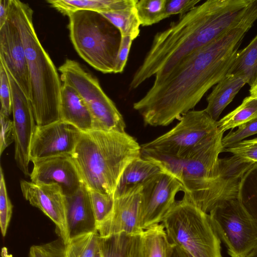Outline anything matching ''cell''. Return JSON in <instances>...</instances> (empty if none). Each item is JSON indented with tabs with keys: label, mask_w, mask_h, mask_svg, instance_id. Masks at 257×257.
I'll return each mask as SVG.
<instances>
[{
	"label": "cell",
	"mask_w": 257,
	"mask_h": 257,
	"mask_svg": "<svg viewBox=\"0 0 257 257\" xmlns=\"http://www.w3.org/2000/svg\"><path fill=\"white\" fill-rule=\"evenodd\" d=\"M133 41L129 37H121L114 73H121L123 71Z\"/></svg>",
	"instance_id": "38"
},
{
	"label": "cell",
	"mask_w": 257,
	"mask_h": 257,
	"mask_svg": "<svg viewBox=\"0 0 257 257\" xmlns=\"http://www.w3.org/2000/svg\"><path fill=\"white\" fill-rule=\"evenodd\" d=\"M94 257H101V255L100 252L99 248L98 250L97 251Z\"/></svg>",
	"instance_id": "44"
},
{
	"label": "cell",
	"mask_w": 257,
	"mask_h": 257,
	"mask_svg": "<svg viewBox=\"0 0 257 257\" xmlns=\"http://www.w3.org/2000/svg\"><path fill=\"white\" fill-rule=\"evenodd\" d=\"M250 96L257 97V82L251 87L249 90Z\"/></svg>",
	"instance_id": "42"
},
{
	"label": "cell",
	"mask_w": 257,
	"mask_h": 257,
	"mask_svg": "<svg viewBox=\"0 0 257 257\" xmlns=\"http://www.w3.org/2000/svg\"><path fill=\"white\" fill-rule=\"evenodd\" d=\"M223 134L219 131L181 158L142 149L141 157L173 175L182 186L183 198L208 213L221 202L238 196L242 179L254 164L233 155L219 158Z\"/></svg>",
	"instance_id": "3"
},
{
	"label": "cell",
	"mask_w": 257,
	"mask_h": 257,
	"mask_svg": "<svg viewBox=\"0 0 257 257\" xmlns=\"http://www.w3.org/2000/svg\"><path fill=\"white\" fill-rule=\"evenodd\" d=\"M0 121V154L2 155L5 149L15 142V132L13 121L1 112Z\"/></svg>",
	"instance_id": "36"
},
{
	"label": "cell",
	"mask_w": 257,
	"mask_h": 257,
	"mask_svg": "<svg viewBox=\"0 0 257 257\" xmlns=\"http://www.w3.org/2000/svg\"><path fill=\"white\" fill-rule=\"evenodd\" d=\"M218 132L217 121L212 119L204 109L191 110L183 115L172 129L141 145V149L181 158Z\"/></svg>",
	"instance_id": "10"
},
{
	"label": "cell",
	"mask_w": 257,
	"mask_h": 257,
	"mask_svg": "<svg viewBox=\"0 0 257 257\" xmlns=\"http://www.w3.org/2000/svg\"><path fill=\"white\" fill-rule=\"evenodd\" d=\"M166 4V0H138L136 10L141 25L151 26L167 18Z\"/></svg>",
	"instance_id": "28"
},
{
	"label": "cell",
	"mask_w": 257,
	"mask_h": 257,
	"mask_svg": "<svg viewBox=\"0 0 257 257\" xmlns=\"http://www.w3.org/2000/svg\"><path fill=\"white\" fill-rule=\"evenodd\" d=\"M142 233L130 236L125 257H147Z\"/></svg>",
	"instance_id": "39"
},
{
	"label": "cell",
	"mask_w": 257,
	"mask_h": 257,
	"mask_svg": "<svg viewBox=\"0 0 257 257\" xmlns=\"http://www.w3.org/2000/svg\"><path fill=\"white\" fill-rule=\"evenodd\" d=\"M13 205L8 196L3 169L0 170V226L5 236L12 217Z\"/></svg>",
	"instance_id": "31"
},
{
	"label": "cell",
	"mask_w": 257,
	"mask_h": 257,
	"mask_svg": "<svg viewBox=\"0 0 257 257\" xmlns=\"http://www.w3.org/2000/svg\"><path fill=\"white\" fill-rule=\"evenodd\" d=\"M7 72L12 99L15 159L23 173L26 176H30V149L37 123L30 100L11 74Z\"/></svg>",
	"instance_id": "12"
},
{
	"label": "cell",
	"mask_w": 257,
	"mask_h": 257,
	"mask_svg": "<svg viewBox=\"0 0 257 257\" xmlns=\"http://www.w3.org/2000/svg\"><path fill=\"white\" fill-rule=\"evenodd\" d=\"M82 133L74 126L61 120L37 125L30 146V161L71 156Z\"/></svg>",
	"instance_id": "13"
},
{
	"label": "cell",
	"mask_w": 257,
	"mask_h": 257,
	"mask_svg": "<svg viewBox=\"0 0 257 257\" xmlns=\"http://www.w3.org/2000/svg\"><path fill=\"white\" fill-rule=\"evenodd\" d=\"M61 80L73 86L85 102L90 113L93 130L125 132L123 118L105 94L98 79L78 62L66 59L58 68Z\"/></svg>",
	"instance_id": "8"
},
{
	"label": "cell",
	"mask_w": 257,
	"mask_h": 257,
	"mask_svg": "<svg viewBox=\"0 0 257 257\" xmlns=\"http://www.w3.org/2000/svg\"><path fill=\"white\" fill-rule=\"evenodd\" d=\"M257 134V117L238 127L235 131L231 130L222 138L223 151L242 141L244 139Z\"/></svg>",
	"instance_id": "32"
},
{
	"label": "cell",
	"mask_w": 257,
	"mask_h": 257,
	"mask_svg": "<svg viewBox=\"0 0 257 257\" xmlns=\"http://www.w3.org/2000/svg\"><path fill=\"white\" fill-rule=\"evenodd\" d=\"M180 182L162 170L141 187V227L145 230L160 224L176 202L177 193L182 191Z\"/></svg>",
	"instance_id": "11"
},
{
	"label": "cell",
	"mask_w": 257,
	"mask_h": 257,
	"mask_svg": "<svg viewBox=\"0 0 257 257\" xmlns=\"http://www.w3.org/2000/svg\"><path fill=\"white\" fill-rule=\"evenodd\" d=\"M20 187L26 200L54 222L56 233L66 244L70 237L65 196L60 186L56 184H38L22 180Z\"/></svg>",
	"instance_id": "14"
},
{
	"label": "cell",
	"mask_w": 257,
	"mask_h": 257,
	"mask_svg": "<svg viewBox=\"0 0 257 257\" xmlns=\"http://www.w3.org/2000/svg\"><path fill=\"white\" fill-rule=\"evenodd\" d=\"M88 190L96 226V225L103 221L112 211L114 199L111 195L89 189Z\"/></svg>",
	"instance_id": "30"
},
{
	"label": "cell",
	"mask_w": 257,
	"mask_h": 257,
	"mask_svg": "<svg viewBox=\"0 0 257 257\" xmlns=\"http://www.w3.org/2000/svg\"><path fill=\"white\" fill-rule=\"evenodd\" d=\"M0 62L30 100V83L24 46L19 31L9 14L0 27Z\"/></svg>",
	"instance_id": "16"
},
{
	"label": "cell",
	"mask_w": 257,
	"mask_h": 257,
	"mask_svg": "<svg viewBox=\"0 0 257 257\" xmlns=\"http://www.w3.org/2000/svg\"><path fill=\"white\" fill-rule=\"evenodd\" d=\"M99 13L118 30L121 37H129L134 40L139 35L141 24L136 6L122 10Z\"/></svg>",
	"instance_id": "24"
},
{
	"label": "cell",
	"mask_w": 257,
	"mask_h": 257,
	"mask_svg": "<svg viewBox=\"0 0 257 257\" xmlns=\"http://www.w3.org/2000/svg\"><path fill=\"white\" fill-rule=\"evenodd\" d=\"M256 117L257 97L249 96L245 97L235 109L217 121L218 128L223 133Z\"/></svg>",
	"instance_id": "25"
},
{
	"label": "cell",
	"mask_w": 257,
	"mask_h": 257,
	"mask_svg": "<svg viewBox=\"0 0 257 257\" xmlns=\"http://www.w3.org/2000/svg\"><path fill=\"white\" fill-rule=\"evenodd\" d=\"M10 0L0 1V27H1L7 21L10 8Z\"/></svg>",
	"instance_id": "41"
},
{
	"label": "cell",
	"mask_w": 257,
	"mask_h": 257,
	"mask_svg": "<svg viewBox=\"0 0 257 257\" xmlns=\"http://www.w3.org/2000/svg\"><path fill=\"white\" fill-rule=\"evenodd\" d=\"M131 236L124 233L100 236L99 246L101 257H125Z\"/></svg>",
	"instance_id": "29"
},
{
	"label": "cell",
	"mask_w": 257,
	"mask_h": 257,
	"mask_svg": "<svg viewBox=\"0 0 257 257\" xmlns=\"http://www.w3.org/2000/svg\"><path fill=\"white\" fill-rule=\"evenodd\" d=\"M138 0H49L47 2L64 15L80 10L98 12L124 10L136 6Z\"/></svg>",
	"instance_id": "22"
},
{
	"label": "cell",
	"mask_w": 257,
	"mask_h": 257,
	"mask_svg": "<svg viewBox=\"0 0 257 257\" xmlns=\"http://www.w3.org/2000/svg\"><path fill=\"white\" fill-rule=\"evenodd\" d=\"M200 2V0H166L167 17L177 14L181 16L197 6Z\"/></svg>",
	"instance_id": "37"
},
{
	"label": "cell",
	"mask_w": 257,
	"mask_h": 257,
	"mask_svg": "<svg viewBox=\"0 0 257 257\" xmlns=\"http://www.w3.org/2000/svg\"><path fill=\"white\" fill-rule=\"evenodd\" d=\"M142 234L147 257H168L170 242L161 223L145 230Z\"/></svg>",
	"instance_id": "27"
},
{
	"label": "cell",
	"mask_w": 257,
	"mask_h": 257,
	"mask_svg": "<svg viewBox=\"0 0 257 257\" xmlns=\"http://www.w3.org/2000/svg\"><path fill=\"white\" fill-rule=\"evenodd\" d=\"M8 251L6 248H3L2 250V256L3 257H8Z\"/></svg>",
	"instance_id": "43"
},
{
	"label": "cell",
	"mask_w": 257,
	"mask_h": 257,
	"mask_svg": "<svg viewBox=\"0 0 257 257\" xmlns=\"http://www.w3.org/2000/svg\"><path fill=\"white\" fill-rule=\"evenodd\" d=\"M254 0H208L196 6L166 30L157 33L129 88L148 79H158L179 62L237 26L247 15Z\"/></svg>",
	"instance_id": "2"
},
{
	"label": "cell",
	"mask_w": 257,
	"mask_h": 257,
	"mask_svg": "<svg viewBox=\"0 0 257 257\" xmlns=\"http://www.w3.org/2000/svg\"><path fill=\"white\" fill-rule=\"evenodd\" d=\"M141 187L114 198L112 211L96 225V231L100 236L119 233L134 235L143 232L141 227Z\"/></svg>",
	"instance_id": "15"
},
{
	"label": "cell",
	"mask_w": 257,
	"mask_h": 257,
	"mask_svg": "<svg viewBox=\"0 0 257 257\" xmlns=\"http://www.w3.org/2000/svg\"><path fill=\"white\" fill-rule=\"evenodd\" d=\"M65 244L59 238L50 242L31 246L29 257H64Z\"/></svg>",
	"instance_id": "33"
},
{
	"label": "cell",
	"mask_w": 257,
	"mask_h": 257,
	"mask_svg": "<svg viewBox=\"0 0 257 257\" xmlns=\"http://www.w3.org/2000/svg\"><path fill=\"white\" fill-rule=\"evenodd\" d=\"M241 202L247 211L257 219V180L247 189Z\"/></svg>",
	"instance_id": "40"
},
{
	"label": "cell",
	"mask_w": 257,
	"mask_h": 257,
	"mask_svg": "<svg viewBox=\"0 0 257 257\" xmlns=\"http://www.w3.org/2000/svg\"><path fill=\"white\" fill-rule=\"evenodd\" d=\"M162 170L157 164L151 160L141 157L135 159L123 170L115 190L114 198L140 188Z\"/></svg>",
	"instance_id": "20"
},
{
	"label": "cell",
	"mask_w": 257,
	"mask_h": 257,
	"mask_svg": "<svg viewBox=\"0 0 257 257\" xmlns=\"http://www.w3.org/2000/svg\"><path fill=\"white\" fill-rule=\"evenodd\" d=\"M31 181L38 184H56L64 196L75 193L84 184L71 156H60L32 162Z\"/></svg>",
	"instance_id": "17"
},
{
	"label": "cell",
	"mask_w": 257,
	"mask_h": 257,
	"mask_svg": "<svg viewBox=\"0 0 257 257\" xmlns=\"http://www.w3.org/2000/svg\"><path fill=\"white\" fill-rule=\"evenodd\" d=\"M68 16L70 40L80 57L103 73H114L118 30L98 12L80 10Z\"/></svg>",
	"instance_id": "6"
},
{
	"label": "cell",
	"mask_w": 257,
	"mask_h": 257,
	"mask_svg": "<svg viewBox=\"0 0 257 257\" xmlns=\"http://www.w3.org/2000/svg\"><path fill=\"white\" fill-rule=\"evenodd\" d=\"M254 22L245 18L237 26L179 62L155 81L133 104L145 125L167 126L191 110L228 73L247 32Z\"/></svg>",
	"instance_id": "1"
},
{
	"label": "cell",
	"mask_w": 257,
	"mask_h": 257,
	"mask_svg": "<svg viewBox=\"0 0 257 257\" xmlns=\"http://www.w3.org/2000/svg\"><path fill=\"white\" fill-rule=\"evenodd\" d=\"M0 112L9 116L12 112V99L10 81L7 71L0 62Z\"/></svg>",
	"instance_id": "35"
},
{
	"label": "cell",
	"mask_w": 257,
	"mask_h": 257,
	"mask_svg": "<svg viewBox=\"0 0 257 257\" xmlns=\"http://www.w3.org/2000/svg\"><path fill=\"white\" fill-rule=\"evenodd\" d=\"M227 74L242 78L250 87L257 82V35L245 48L238 50Z\"/></svg>",
	"instance_id": "23"
},
{
	"label": "cell",
	"mask_w": 257,
	"mask_h": 257,
	"mask_svg": "<svg viewBox=\"0 0 257 257\" xmlns=\"http://www.w3.org/2000/svg\"><path fill=\"white\" fill-rule=\"evenodd\" d=\"M99 237L97 231L70 237L65 244L64 257H94L99 248Z\"/></svg>",
	"instance_id": "26"
},
{
	"label": "cell",
	"mask_w": 257,
	"mask_h": 257,
	"mask_svg": "<svg viewBox=\"0 0 257 257\" xmlns=\"http://www.w3.org/2000/svg\"><path fill=\"white\" fill-rule=\"evenodd\" d=\"M59 116L60 120L82 132L93 130L92 118L83 98L73 86L65 82L62 84Z\"/></svg>",
	"instance_id": "19"
},
{
	"label": "cell",
	"mask_w": 257,
	"mask_h": 257,
	"mask_svg": "<svg viewBox=\"0 0 257 257\" xmlns=\"http://www.w3.org/2000/svg\"><path fill=\"white\" fill-rule=\"evenodd\" d=\"M246 84L242 78L227 74L207 96V105L204 110L212 119L217 121L224 108Z\"/></svg>",
	"instance_id": "21"
},
{
	"label": "cell",
	"mask_w": 257,
	"mask_h": 257,
	"mask_svg": "<svg viewBox=\"0 0 257 257\" xmlns=\"http://www.w3.org/2000/svg\"><path fill=\"white\" fill-rule=\"evenodd\" d=\"M141 146L125 132H82L71 156L86 187L113 196L125 167L141 157Z\"/></svg>",
	"instance_id": "4"
},
{
	"label": "cell",
	"mask_w": 257,
	"mask_h": 257,
	"mask_svg": "<svg viewBox=\"0 0 257 257\" xmlns=\"http://www.w3.org/2000/svg\"><path fill=\"white\" fill-rule=\"evenodd\" d=\"M223 152L231 153L245 162L257 164V138L242 141Z\"/></svg>",
	"instance_id": "34"
},
{
	"label": "cell",
	"mask_w": 257,
	"mask_h": 257,
	"mask_svg": "<svg viewBox=\"0 0 257 257\" xmlns=\"http://www.w3.org/2000/svg\"><path fill=\"white\" fill-rule=\"evenodd\" d=\"M9 14L19 31L24 46L30 83V101L37 125L59 120L61 80L37 37L33 11L24 3L10 0Z\"/></svg>",
	"instance_id": "5"
},
{
	"label": "cell",
	"mask_w": 257,
	"mask_h": 257,
	"mask_svg": "<svg viewBox=\"0 0 257 257\" xmlns=\"http://www.w3.org/2000/svg\"><path fill=\"white\" fill-rule=\"evenodd\" d=\"M65 201L70 238L97 231L89 190L84 184L75 193L65 196Z\"/></svg>",
	"instance_id": "18"
},
{
	"label": "cell",
	"mask_w": 257,
	"mask_h": 257,
	"mask_svg": "<svg viewBox=\"0 0 257 257\" xmlns=\"http://www.w3.org/2000/svg\"><path fill=\"white\" fill-rule=\"evenodd\" d=\"M169 242L191 257H222L221 239L209 214L183 198L161 223Z\"/></svg>",
	"instance_id": "7"
},
{
	"label": "cell",
	"mask_w": 257,
	"mask_h": 257,
	"mask_svg": "<svg viewBox=\"0 0 257 257\" xmlns=\"http://www.w3.org/2000/svg\"><path fill=\"white\" fill-rule=\"evenodd\" d=\"M208 214L231 257H254L257 254V219L238 196L221 202Z\"/></svg>",
	"instance_id": "9"
}]
</instances>
